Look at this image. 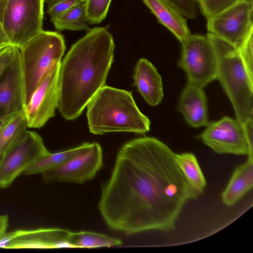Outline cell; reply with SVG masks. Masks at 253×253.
I'll return each instance as SVG.
<instances>
[{
  "instance_id": "obj_1",
  "label": "cell",
  "mask_w": 253,
  "mask_h": 253,
  "mask_svg": "<svg viewBox=\"0 0 253 253\" xmlns=\"http://www.w3.org/2000/svg\"><path fill=\"white\" fill-rule=\"evenodd\" d=\"M175 156L152 137L135 138L122 146L98 205L110 229L129 235L175 228L186 202L200 195L188 183Z\"/></svg>"
},
{
  "instance_id": "obj_2",
  "label": "cell",
  "mask_w": 253,
  "mask_h": 253,
  "mask_svg": "<svg viewBox=\"0 0 253 253\" xmlns=\"http://www.w3.org/2000/svg\"><path fill=\"white\" fill-rule=\"evenodd\" d=\"M115 43L106 27H95L70 48L61 62L57 108L66 120L83 112L105 83L113 62Z\"/></svg>"
},
{
  "instance_id": "obj_3",
  "label": "cell",
  "mask_w": 253,
  "mask_h": 253,
  "mask_svg": "<svg viewBox=\"0 0 253 253\" xmlns=\"http://www.w3.org/2000/svg\"><path fill=\"white\" fill-rule=\"evenodd\" d=\"M86 107L88 128L92 134H144L150 130V121L139 110L130 91L104 85Z\"/></svg>"
},
{
  "instance_id": "obj_4",
  "label": "cell",
  "mask_w": 253,
  "mask_h": 253,
  "mask_svg": "<svg viewBox=\"0 0 253 253\" xmlns=\"http://www.w3.org/2000/svg\"><path fill=\"white\" fill-rule=\"evenodd\" d=\"M217 61L216 80L220 83L243 125L253 117V76L245 67L236 48L208 33Z\"/></svg>"
},
{
  "instance_id": "obj_5",
  "label": "cell",
  "mask_w": 253,
  "mask_h": 253,
  "mask_svg": "<svg viewBox=\"0 0 253 253\" xmlns=\"http://www.w3.org/2000/svg\"><path fill=\"white\" fill-rule=\"evenodd\" d=\"M19 48L25 106L46 75L61 62L65 44L60 33L42 30Z\"/></svg>"
},
{
  "instance_id": "obj_6",
  "label": "cell",
  "mask_w": 253,
  "mask_h": 253,
  "mask_svg": "<svg viewBox=\"0 0 253 253\" xmlns=\"http://www.w3.org/2000/svg\"><path fill=\"white\" fill-rule=\"evenodd\" d=\"M253 122L250 118L242 125L237 120L224 117L208 123L200 137L216 153L253 157Z\"/></svg>"
},
{
  "instance_id": "obj_7",
  "label": "cell",
  "mask_w": 253,
  "mask_h": 253,
  "mask_svg": "<svg viewBox=\"0 0 253 253\" xmlns=\"http://www.w3.org/2000/svg\"><path fill=\"white\" fill-rule=\"evenodd\" d=\"M44 0H8L1 23L11 44L21 47L42 29Z\"/></svg>"
},
{
  "instance_id": "obj_8",
  "label": "cell",
  "mask_w": 253,
  "mask_h": 253,
  "mask_svg": "<svg viewBox=\"0 0 253 253\" xmlns=\"http://www.w3.org/2000/svg\"><path fill=\"white\" fill-rule=\"evenodd\" d=\"M253 0H237L206 18L208 33L238 49L253 31Z\"/></svg>"
},
{
  "instance_id": "obj_9",
  "label": "cell",
  "mask_w": 253,
  "mask_h": 253,
  "mask_svg": "<svg viewBox=\"0 0 253 253\" xmlns=\"http://www.w3.org/2000/svg\"><path fill=\"white\" fill-rule=\"evenodd\" d=\"M178 65L186 73L189 84L203 88L216 80L217 61L208 37L191 34L182 43Z\"/></svg>"
},
{
  "instance_id": "obj_10",
  "label": "cell",
  "mask_w": 253,
  "mask_h": 253,
  "mask_svg": "<svg viewBox=\"0 0 253 253\" xmlns=\"http://www.w3.org/2000/svg\"><path fill=\"white\" fill-rule=\"evenodd\" d=\"M49 153L41 136L27 130L3 156L0 163V188L10 186L32 164Z\"/></svg>"
},
{
  "instance_id": "obj_11",
  "label": "cell",
  "mask_w": 253,
  "mask_h": 253,
  "mask_svg": "<svg viewBox=\"0 0 253 253\" xmlns=\"http://www.w3.org/2000/svg\"><path fill=\"white\" fill-rule=\"evenodd\" d=\"M103 165L101 146L91 143L85 152L68 162L43 172L45 183L69 182L81 184L93 179Z\"/></svg>"
},
{
  "instance_id": "obj_12",
  "label": "cell",
  "mask_w": 253,
  "mask_h": 253,
  "mask_svg": "<svg viewBox=\"0 0 253 253\" xmlns=\"http://www.w3.org/2000/svg\"><path fill=\"white\" fill-rule=\"evenodd\" d=\"M61 62L46 75L24 107L23 111L29 128H41L55 115L59 99Z\"/></svg>"
},
{
  "instance_id": "obj_13",
  "label": "cell",
  "mask_w": 253,
  "mask_h": 253,
  "mask_svg": "<svg viewBox=\"0 0 253 253\" xmlns=\"http://www.w3.org/2000/svg\"><path fill=\"white\" fill-rule=\"evenodd\" d=\"M71 231L57 228L16 230L0 237V246L6 249L71 248Z\"/></svg>"
},
{
  "instance_id": "obj_14",
  "label": "cell",
  "mask_w": 253,
  "mask_h": 253,
  "mask_svg": "<svg viewBox=\"0 0 253 253\" xmlns=\"http://www.w3.org/2000/svg\"><path fill=\"white\" fill-rule=\"evenodd\" d=\"M23 83L18 48L14 58L0 78V119L24 110Z\"/></svg>"
},
{
  "instance_id": "obj_15",
  "label": "cell",
  "mask_w": 253,
  "mask_h": 253,
  "mask_svg": "<svg viewBox=\"0 0 253 253\" xmlns=\"http://www.w3.org/2000/svg\"><path fill=\"white\" fill-rule=\"evenodd\" d=\"M133 78L134 85L148 104L156 106L162 101L164 95L162 78L149 60L142 58L137 61Z\"/></svg>"
},
{
  "instance_id": "obj_16",
  "label": "cell",
  "mask_w": 253,
  "mask_h": 253,
  "mask_svg": "<svg viewBox=\"0 0 253 253\" xmlns=\"http://www.w3.org/2000/svg\"><path fill=\"white\" fill-rule=\"evenodd\" d=\"M178 109L193 127L209 123L207 101L202 87L188 83L180 95Z\"/></svg>"
},
{
  "instance_id": "obj_17",
  "label": "cell",
  "mask_w": 253,
  "mask_h": 253,
  "mask_svg": "<svg viewBox=\"0 0 253 253\" xmlns=\"http://www.w3.org/2000/svg\"><path fill=\"white\" fill-rule=\"evenodd\" d=\"M158 22L170 31L181 43L191 35L185 18L163 0H143Z\"/></svg>"
},
{
  "instance_id": "obj_18",
  "label": "cell",
  "mask_w": 253,
  "mask_h": 253,
  "mask_svg": "<svg viewBox=\"0 0 253 253\" xmlns=\"http://www.w3.org/2000/svg\"><path fill=\"white\" fill-rule=\"evenodd\" d=\"M253 185V157L235 169L221 195L222 203L231 206L238 202Z\"/></svg>"
},
{
  "instance_id": "obj_19",
  "label": "cell",
  "mask_w": 253,
  "mask_h": 253,
  "mask_svg": "<svg viewBox=\"0 0 253 253\" xmlns=\"http://www.w3.org/2000/svg\"><path fill=\"white\" fill-rule=\"evenodd\" d=\"M91 143L82 144L67 150L44 155L32 164L22 174L33 175L43 172L62 165L86 151Z\"/></svg>"
},
{
  "instance_id": "obj_20",
  "label": "cell",
  "mask_w": 253,
  "mask_h": 253,
  "mask_svg": "<svg viewBox=\"0 0 253 253\" xmlns=\"http://www.w3.org/2000/svg\"><path fill=\"white\" fill-rule=\"evenodd\" d=\"M24 111L10 117L0 128V155L3 156L9 148L27 130Z\"/></svg>"
},
{
  "instance_id": "obj_21",
  "label": "cell",
  "mask_w": 253,
  "mask_h": 253,
  "mask_svg": "<svg viewBox=\"0 0 253 253\" xmlns=\"http://www.w3.org/2000/svg\"><path fill=\"white\" fill-rule=\"evenodd\" d=\"M175 159L190 185L202 194L207 182L195 156L191 153L176 154Z\"/></svg>"
},
{
  "instance_id": "obj_22",
  "label": "cell",
  "mask_w": 253,
  "mask_h": 253,
  "mask_svg": "<svg viewBox=\"0 0 253 253\" xmlns=\"http://www.w3.org/2000/svg\"><path fill=\"white\" fill-rule=\"evenodd\" d=\"M69 242L71 248L110 247L123 244L120 239L91 231L70 232Z\"/></svg>"
},
{
  "instance_id": "obj_23",
  "label": "cell",
  "mask_w": 253,
  "mask_h": 253,
  "mask_svg": "<svg viewBox=\"0 0 253 253\" xmlns=\"http://www.w3.org/2000/svg\"><path fill=\"white\" fill-rule=\"evenodd\" d=\"M85 1L73 6L52 20L55 28L58 31L89 30L86 23Z\"/></svg>"
},
{
  "instance_id": "obj_24",
  "label": "cell",
  "mask_w": 253,
  "mask_h": 253,
  "mask_svg": "<svg viewBox=\"0 0 253 253\" xmlns=\"http://www.w3.org/2000/svg\"><path fill=\"white\" fill-rule=\"evenodd\" d=\"M112 0H85L86 21L91 24H98L106 17Z\"/></svg>"
},
{
  "instance_id": "obj_25",
  "label": "cell",
  "mask_w": 253,
  "mask_h": 253,
  "mask_svg": "<svg viewBox=\"0 0 253 253\" xmlns=\"http://www.w3.org/2000/svg\"><path fill=\"white\" fill-rule=\"evenodd\" d=\"M163 0L171 5L185 18L193 19L197 17L198 0Z\"/></svg>"
},
{
  "instance_id": "obj_26",
  "label": "cell",
  "mask_w": 253,
  "mask_h": 253,
  "mask_svg": "<svg viewBox=\"0 0 253 253\" xmlns=\"http://www.w3.org/2000/svg\"><path fill=\"white\" fill-rule=\"evenodd\" d=\"M235 0H198L201 13L207 18L233 3Z\"/></svg>"
},
{
  "instance_id": "obj_27",
  "label": "cell",
  "mask_w": 253,
  "mask_h": 253,
  "mask_svg": "<svg viewBox=\"0 0 253 253\" xmlns=\"http://www.w3.org/2000/svg\"><path fill=\"white\" fill-rule=\"evenodd\" d=\"M85 0H48L47 13L51 21Z\"/></svg>"
},
{
  "instance_id": "obj_28",
  "label": "cell",
  "mask_w": 253,
  "mask_h": 253,
  "mask_svg": "<svg viewBox=\"0 0 253 253\" xmlns=\"http://www.w3.org/2000/svg\"><path fill=\"white\" fill-rule=\"evenodd\" d=\"M253 37V31H252L237 49L248 71L252 76Z\"/></svg>"
},
{
  "instance_id": "obj_29",
  "label": "cell",
  "mask_w": 253,
  "mask_h": 253,
  "mask_svg": "<svg viewBox=\"0 0 253 253\" xmlns=\"http://www.w3.org/2000/svg\"><path fill=\"white\" fill-rule=\"evenodd\" d=\"M18 48L10 44L0 50V78L11 64Z\"/></svg>"
},
{
  "instance_id": "obj_30",
  "label": "cell",
  "mask_w": 253,
  "mask_h": 253,
  "mask_svg": "<svg viewBox=\"0 0 253 253\" xmlns=\"http://www.w3.org/2000/svg\"><path fill=\"white\" fill-rule=\"evenodd\" d=\"M10 41L5 32L0 20V50L10 45Z\"/></svg>"
},
{
  "instance_id": "obj_31",
  "label": "cell",
  "mask_w": 253,
  "mask_h": 253,
  "mask_svg": "<svg viewBox=\"0 0 253 253\" xmlns=\"http://www.w3.org/2000/svg\"><path fill=\"white\" fill-rule=\"evenodd\" d=\"M8 216L0 215V237L6 232L8 225Z\"/></svg>"
},
{
  "instance_id": "obj_32",
  "label": "cell",
  "mask_w": 253,
  "mask_h": 253,
  "mask_svg": "<svg viewBox=\"0 0 253 253\" xmlns=\"http://www.w3.org/2000/svg\"><path fill=\"white\" fill-rule=\"evenodd\" d=\"M8 0H0V20L1 22L3 11Z\"/></svg>"
},
{
  "instance_id": "obj_33",
  "label": "cell",
  "mask_w": 253,
  "mask_h": 253,
  "mask_svg": "<svg viewBox=\"0 0 253 253\" xmlns=\"http://www.w3.org/2000/svg\"><path fill=\"white\" fill-rule=\"evenodd\" d=\"M11 116H9V117L0 119V128L2 126V125L4 124V123L6 121V120ZM2 158H3V156L0 155V163L2 159Z\"/></svg>"
},
{
  "instance_id": "obj_34",
  "label": "cell",
  "mask_w": 253,
  "mask_h": 253,
  "mask_svg": "<svg viewBox=\"0 0 253 253\" xmlns=\"http://www.w3.org/2000/svg\"></svg>"
}]
</instances>
